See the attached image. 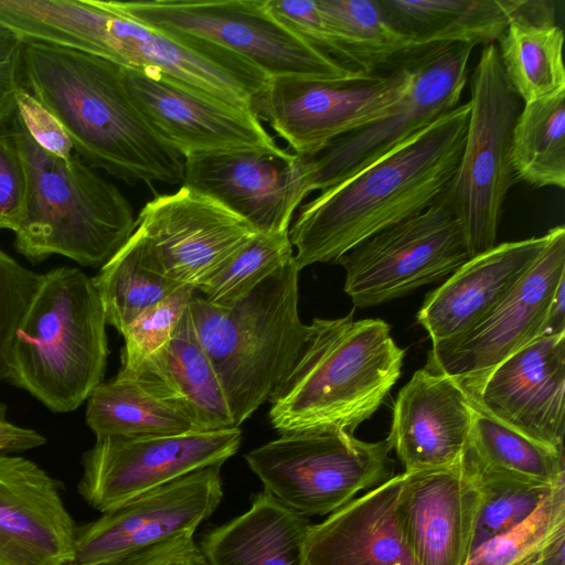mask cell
<instances>
[{
  "label": "cell",
  "instance_id": "1",
  "mask_svg": "<svg viewBox=\"0 0 565 565\" xmlns=\"http://www.w3.org/2000/svg\"><path fill=\"white\" fill-rule=\"evenodd\" d=\"M469 111V102L458 105L300 205L288 231L298 270L316 263H337L363 241L434 204L458 168Z\"/></svg>",
  "mask_w": 565,
  "mask_h": 565
},
{
  "label": "cell",
  "instance_id": "2",
  "mask_svg": "<svg viewBox=\"0 0 565 565\" xmlns=\"http://www.w3.org/2000/svg\"><path fill=\"white\" fill-rule=\"evenodd\" d=\"M22 71L24 88L58 119L89 167L130 184L182 183L184 158L136 105L121 65L25 41Z\"/></svg>",
  "mask_w": 565,
  "mask_h": 565
},
{
  "label": "cell",
  "instance_id": "3",
  "mask_svg": "<svg viewBox=\"0 0 565 565\" xmlns=\"http://www.w3.org/2000/svg\"><path fill=\"white\" fill-rule=\"evenodd\" d=\"M405 351L381 319L315 318L292 366L270 394L269 420L281 435L369 419L401 375Z\"/></svg>",
  "mask_w": 565,
  "mask_h": 565
},
{
  "label": "cell",
  "instance_id": "4",
  "mask_svg": "<svg viewBox=\"0 0 565 565\" xmlns=\"http://www.w3.org/2000/svg\"><path fill=\"white\" fill-rule=\"evenodd\" d=\"M106 326L100 298L85 273L62 266L42 274L13 339L8 381L52 412L77 409L103 382Z\"/></svg>",
  "mask_w": 565,
  "mask_h": 565
},
{
  "label": "cell",
  "instance_id": "5",
  "mask_svg": "<svg viewBox=\"0 0 565 565\" xmlns=\"http://www.w3.org/2000/svg\"><path fill=\"white\" fill-rule=\"evenodd\" d=\"M298 276L292 259L232 303L214 305L201 296L189 303L235 427L268 401L305 342L308 324L299 318Z\"/></svg>",
  "mask_w": 565,
  "mask_h": 565
},
{
  "label": "cell",
  "instance_id": "6",
  "mask_svg": "<svg viewBox=\"0 0 565 565\" xmlns=\"http://www.w3.org/2000/svg\"><path fill=\"white\" fill-rule=\"evenodd\" d=\"M11 128L28 181L15 249L32 263L62 255L82 266H104L135 232L129 201L83 160L58 158L40 148L17 114Z\"/></svg>",
  "mask_w": 565,
  "mask_h": 565
},
{
  "label": "cell",
  "instance_id": "7",
  "mask_svg": "<svg viewBox=\"0 0 565 565\" xmlns=\"http://www.w3.org/2000/svg\"><path fill=\"white\" fill-rule=\"evenodd\" d=\"M73 45L75 51L141 72L162 74L250 111L254 99L269 81L258 67L224 47L143 24L111 10L103 0L81 1Z\"/></svg>",
  "mask_w": 565,
  "mask_h": 565
},
{
  "label": "cell",
  "instance_id": "8",
  "mask_svg": "<svg viewBox=\"0 0 565 565\" xmlns=\"http://www.w3.org/2000/svg\"><path fill=\"white\" fill-rule=\"evenodd\" d=\"M469 87L466 142L441 198L461 223L473 257L497 245L503 205L518 182L511 138L520 98L505 76L495 43L483 46Z\"/></svg>",
  "mask_w": 565,
  "mask_h": 565
},
{
  "label": "cell",
  "instance_id": "9",
  "mask_svg": "<svg viewBox=\"0 0 565 565\" xmlns=\"http://www.w3.org/2000/svg\"><path fill=\"white\" fill-rule=\"evenodd\" d=\"M111 10L152 28L224 47L269 78L352 81L364 76L315 49L281 23L266 0L105 1Z\"/></svg>",
  "mask_w": 565,
  "mask_h": 565
},
{
  "label": "cell",
  "instance_id": "10",
  "mask_svg": "<svg viewBox=\"0 0 565 565\" xmlns=\"http://www.w3.org/2000/svg\"><path fill=\"white\" fill-rule=\"evenodd\" d=\"M388 441L367 443L339 428L281 434L245 460L264 490L298 514L329 515L394 475Z\"/></svg>",
  "mask_w": 565,
  "mask_h": 565
},
{
  "label": "cell",
  "instance_id": "11",
  "mask_svg": "<svg viewBox=\"0 0 565 565\" xmlns=\"http://www.w3.org/2000/svg\"><path fill=\"white\" fill-rule=\"evenodd\" d=\"M473 47L437 43L417 50L405 89L381 118L306 156L310 191L327 190L354 175L460 105Z\"/></svg>",
  "mask_w": 565,
  "mask_h": 565
},
{
  "label": "cell",
  "instance_id": "12",
  "mask_svg": "<svg viewBox=\"0 0 565 565\" xmlns=\"http://www.w3.org/2000/svg\"><path fill=\"white\" fill-rule=\"evenodd\" d=\"M458 217L440 198L423 212L363 241L337 264L359 308L379 306L448 278L471 258Z\"/></svg>",
  "mask_w": 565,
  "mask_h": 565
},
{
  "label": "cell",
  "instance_id": "13",
  "mask_svg": "<svg viewBox=\"0 0 565 565\" xmlns=\"http://www.w3.org/2000/svg\"><path fill=\"white\" fill-rule=\"evenodd\" d=\"M414 53L387 73L365 78H269L254 99L253 111L287 141L294 153L315 156L387 111L408 83Z\"/></svg>",
  "mask_w": 565,
  "mask_h": 565
},
{
  "label": "cell",
  "instance_id": "14",
  "mask_svg": "<svg viewBox=\"0 0 565 565\" xmlns=\"http://www.w3.org/2000/svg\"><path fill=\"white\" fill-rule=\"evenodd\" d=\"M134 234L150 269L198 289L259 232L210 195L182 185L147 202Z\"/></svg>",
  "mask_w": 565,
  "mask_h": 565
},
{
  "label": "cell",
  "instance_id": "15",
  "mask_svg": "<svg viewBox=\"0 0 565 565\" xmlns=\"http://www.w3.org/2000/svg\"><path fill=\"white\" fill-rule=\"evenodd\" d=\"M242 441L239 427L179 435L109 436L82 458L78 492L105 513L198 469L223 465Z\"/></svg>",
  "mask_w": 565,
  "mask_h": 565
},
{
  "label": "cell",
  "instance_id": "16",
  "mask_svg": "<svg viewBox=\"0 0 565 565\" xmlns=\"http://www.w3.org/2000/svg\"><path fill=\"white\" fill-rule=\"evenodd\" d=\"M565 280V227L548 231L542 254L512 290L460 337L431 345L425 367L476 387L503 360L543 337L552 298Z\"/></svg>",
  "mask_w": 565,
  "mask_h": 565
},
{
  "label": "cell",
  "instance_id": "17",
  "mask_svg": "<svg viewBox=\"0 0 565 565\" xmlns=\"http://www.w3.org/2000/svg\"><path fill=\"white\" fill-rule=\"evenodd\" d=\"M221 465L145 492L76 529L67 565H108L181 536H193L218 507Z\"/></svg>",
  "mask_w": 565,
  "mask_h": 565
},
{
  "label": "cell",
  "instance_id": "18",
  "mask_svg": "<svg viewBox=\"0 0 565 565\" xmlns=\"http://www.w3.org/2000/svg\"><path fill=\"white\" fill-rule=\"evenodd\" d=\"M122 72L136 105L184 159L236 151H287L250 110L233 107L162 74L125 66Z\"/></svg>",
  "mask_w": 565,
  "mask_h": 565
},
{
  "label": "cell",
  "instance_id": "19",
  "mask_svg": "<svg viewBox=\"0 0 565 565\" xmlns=\"http://www.w3.org/2000/svg\"><path fill=\"white\" fill-rule=\"evenodd\" d=\"M306 156L236 151L184 159L182 185L215 199L259 233L288 232L309 188Z\"/></svg>",
  "mask_w": 565,
  "mask_h": 565
},
{
  "label": "cell",
  "instance_id": "20",
  "mask_svg": "<svg viewBox=\"0 0 565 565\" xmlns=\"http://www.w3.org/2000/svg\"><path fill=\"white\" fill-rule=\"evenodd\" d=\"M466 392L489 416L564 451L565 333L537 338Z\"/></svg>",
  "mask_w": 565,
  "mask_h": 565
},
{
  "label": "cell",
  "instance_id": "21",
  "mask_svg": "<svg viewBox=\"0 0 565 565\" xmlns=\"http://www.w3.org/2000/svg\"><path fill=\"white\" fill-rule=\"evenodd\" d=\"M398 511L418 565H466L481 491L466 456L455 465L403 472Z\"/></svg>",
  "mask_w": 565,
  "mask_h": 565
},
{
  "label": "cell",
  "instance_id": "22",
  "mask_svg": "<svg viewBox=\"0 0 565 565\" xmlns=\"http://www.w3.org/2000/svg\"><path fill=\"white\" fill-rule=\"evenodd\" d=\"M76 529L45 470L0 452V565H67Z\"/></svg>",
  "mask_w": 565,
  "mask_h": 565
},
{
  "label": "cell",
  "instance_id": "23",
  "mask_svg": "<svg viewBox=\"0 0 565 565\" xmlns=\"http://www.w3.org/2000/svg\"><path fill=\"white\" fill-rule=\"evenodd\" d=\"M472 413L461 385L424 366L401 388L386 440L405 472L448 467L465 456Z\"/></svg>",
  "mask_w": 565,
  "mask_h": 565
},
{
  "label": "cell",
  "instance_id": "24",
  "mask_svg": "<svg viewBox=\"0 0 565 565\" xmlns=\"http://www.w3.org/2000/svg\"><path fill=\"white\" fill-rule=\"evenodd\" d=\"M547 241L548 232L497 244L471 257L428 292L417 322L427 331L431 345L460 337L492 311L534 265Z\"/></svg>",
  "mask_w": 565,
  "mask_h": 565
},
{
  "label": "cell",
  "instance_id": "25",
  "mask_svg": "<svg viewBox=\"0 0 565 565\" xmlns=\"http://www.w3.org/2000/svg\"><path fill=\"white\" fill-rule=\"evenodd\" d=\"M403 481L404 473L393 476L310 524L308 565H418L398 511Z\"/></svg>",
  "mask_w": 565,
  "mask_h": 565
},
{
  "label": "cell",
  "instance_id": "26",
  "mask_svg": "<svg viewBox=\"0 0 565 565\" xmlns=\"http://www.w3.org/2000/svg\"><path fill=\"white\" fill-rule=\"evenodd\" d=\"M120 373V372H118ZM149 393L180 406L201 430L235 427L217 374L189 307L169 341L129 374Z\"/></svg>",
  "mask_w": 565,
  "mask_h": 565
},
{
  "label": "cell",
  "instance_id": "27",
  "mask_svg": "<svg viewBox=\"0 0 565 565\" xmlns=\"http://www.w3.org/2000/svg\"><path fill=\"white\" fill-rule=\"evenodd\" d=\"M310 524L263 490L246 512L207 532L199 547L207 565H308Z\"/></svg>",
  "mask_w": 565,
  "mask_h": 565
},
{
  "label": "cell",
  "instance_id": "28",
  "mask_svg": "<svg viewBox=\"0 0 565 565\" xmlns=\"http://www.w3.org/2000/svg\"><path fill=\"white\" fill-rule=\"evenodd\" d=\"M497 43L505 76L524 104L565 88L564 34L552 2L520 0Z\"/></svg>",
  "mask_w": 565,
  "mask_h": 565
},
{
  "label": "cell",
  "instance_id": "29",
  "mask_svg": "<svg viewBox=\"0 0 565 565\" xmlns=\"http://www.w3.org/2000/svg\"><path fill=\"white\" fill-rule=\"evenodd\" d=\"M402 33L426 46L437 43L494 44L520 0H379Z\"/></svg>",
  "mask_w": 565,
  "mask_h": 565
},
{
  "label": "cell",
  "instance_id": "30",
  "mask_svg": "<svg viewBox=\"0 0 565 565\" xmlns=\"http://www.w3.org/2000/svg\"><path fill=\"white\" fill-rule=\"evenodd\" d=\"M86 424L96 439L202 431L180 406L149 393L134 377L120 373L90 393Z\"/></svg>",
  "mask_w": 565,
  "mask_h": 565
},
{
  "label": "cell",
  "instance_id": "31",
  "mask_svg": "<svg viewBox=\"0 0 565 565\" xmlns=\"http://www.w3.org/2000/svg\"><path fill=\"white\" fill-rule=\"evenodd\" d=\"M332 32L366 76L382 75L423 47L388 20L379 0H317Z\"/></svg>",
  "mask_w": 565,
  "mask_h": 565
},
{
  "label": "cell",
  "instance_id": "32",
  "mask_svg": "<svg viewBox=\"0 0 565 565\" xmlns=\"http://www.w3.org/2000/svg\"><path fill=\"white\" fill-rule=\"evenodd\" d=\"M511 160L518 181L565 188V88L524 104L512 130Z\"/></svg>",
  "mask_w": 565,
  "mask_h": 565
},
{
  "label": "cell",
  "instance_id": "33",
  "mask_svg": "<svg viewBox=\"0 0 565 565\" xmlns=\"http://www.w3.org/2000/svg\"><path fill=\"white\" fill-rule=\"evenodd\" d=\"M472 405V426L466 452L473 461L495 472L547 486L565 481L564 451L489 416L473 401Z\"/></svg>",
  "mask_w": 565,
  "mask_h": 565
},
{
  "label": "cell",
  "instance_id": "34",
  "mask_svg": "<svg viewBox=\"0 0 565 565\" xmlns=\"http://www.w3.org/2000/svg\"><path fill=\"white\" fill-rule=\"evenodd\" d=\"M92 279L106 323L120 334L143 311L183 287L146 265L134 233Z\"/></svg>",
  "mask_w": 565,
  "mask_h": 565
},
{
  "label": "cell",
  "instance_id": "35",
  "mask_svg": "<svg viewBox=\"0 0 565 565\" xmlns=\"http://www.w3.org/2000/svg\"><path fill=\"white\" fill-rule=\"evenodd\" d=\"M565 536V481L525 520L478 545L466 565H534Z\"/></svg>",
  "mask_w": 565,
  "mask_h": 565
},
{
  "label": "cell",
  "instance_id": "36",
  "mask_svg": "<svg viewBox=\"0 0 565 565\" xmlns=\"http://www.w3.org/2000/svg\"><path fill=\"white\" fill-rule=\"evenodd\" d=\"M465 456L481 491L472 550L530 516L555 487L489 470Z\"/></svg>",
  "mask_w": 565,
  "mask_h": 565
},
{
  "label": "cell",
  "instance_id": "37",
  "mask_svg": "<svg viewBox=\"0 0 565 565\" xmlns=\"http://www.w3.org/2000/svg\"><path fill=\"white\" fill-rule=\"evenodd\" d=\"M294 259L289 233H259L199 290L214 305L232 303Z\"/></svg>",
  "mask_w": 565,
  "mask_h": 565
},
{
  "label": "cell",
  "instance_id": "38",
  "mask_svg": "<svg viewBox=\"0 0 565 565\" xmlns=\"http://www.w3.org/2000/svg\"><path fill=\"white\" fill-rule=\"evenodd\" d=\"M195 288L183 286L160 302L148 308L121 333L125 345L121 351L120 373L129 374L171 338Z\"/></svg>",
  "mask_w": 565,
  "mask_h": 565
},
{
  "label": "cell",
  "instance_id": "39",
  "mask_svg": "<svg viewBox=\"0 0 565 565\" xmlns=\"http://www.w3.org/2000/svg\"><path fill=\"white\" fill-rule=\"evenodd\" d=\"M41 280L0 249V381L9 377L13 339Z\"/></svg>",
  "mask_w": 565,
  "mask_h": 565
},
{
  "label": "cell",
  "instance_id": "40",
  "mask_svg": "<svg viewBox=\"0 0 565 565\" xmlns=\"http://www.w3.org/2000/svg\"><path fill=\"white\" fill-rule=\"evenodd\" d=\"M268 10L288 29L344 67L364 75L324 21L317 0H266ZM366 76V75H364Z\"/></svg>",
  "mask_w": 565,
  "mask_h": 565
},
{
  "label": "cell",
  "instance_id": "41",
  "mask_svg": "<svg viewBox=\"0 0 565 565\" xmlns=\"http://www.w3.org/2000/svg\"><path fill=\"white\" fill-rule=\"evenodd\" d=\"M26 170L23 156L11 128L0 130V230L15 232L26 204Z\"/></svg>",
  "mask_w": 565,
  "mask_h": 565
},
{
  "label": "cell",
  "instance_id": "42",
  "mask_svg": "<svg viewBox=\"0 0 565 565\" xmlns=\"http://www.w3.org/2000/svg\"><path fill=\"white\" fill-rule=\"evenodd\" d=\"M31 139L46 152L63 159L72 158V141L58 119L29 90L21 89L17 111Z\"/></svg>",
  "mask_w": 565,
  "mask_h": 565
},
{
  "label": "cell",
  "instance_id": "43",
  "mask_svg": "<svg viewBox=\"0 0 565 565\" xmlns=\"http://www.w3.org/2000/svg\"><path fill=\"white\" fill-rule=\"evenodd\" d=\"M25 41L0 23V130L11 124L17 111V97L23 85V49Z\"/></svg>",
  "mask_w": 565,
  "mask_h": 565
},
{
  "label": "cell",
  "instance_id": "44",
  "mask_svg": "<svg viewBox=\"0 0 565 565\" xmlns=\"http://www.w3.org/2000/svg\"><path fill=\"white\" fill-rule=\"evenodd\" d=\"M108 565H207L193 536H181Z\"/></svg>",
  "mask_w": 565,
  "mask_h": 565
},
{
  "label": "cell",
  "instance_id": "45",
  "mask_svg": "<svg viewBox=\"0 0 565 565\" xmlns=\"http://www.w3.org/2000/svg\"><path fill=\"white\" fill-rule=\"evenodd\" d=\"M565 333V280L557 287L550 303L543 335Z\"/></svg>",
  "mask_w": 565,
  "mask_h": 565
},
{
  "label": "cell",
  "instance_id": "46",
  "mask_svg": "<svg viewBox=\"0 0 565 565\" xmlns=\"http://www.w3.org/2000/svg\"><path fill=\"white\" fill-rule=\"evenodd\" d=\"M565 536L558 539L534 565H565Z\"/></svg>",
  "mask_w": 565,
  "mask_h": 565
}]
</instances>
